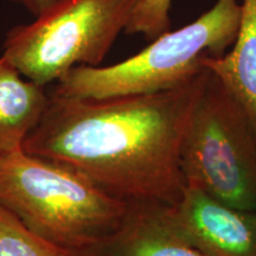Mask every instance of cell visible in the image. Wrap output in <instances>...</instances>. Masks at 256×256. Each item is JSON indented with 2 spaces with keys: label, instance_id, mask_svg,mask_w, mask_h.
I'll return each mask as SVG.
<instances>
[{
  "label": "cell",
  "instance_id": "cell-1",
  "mask_svg": "<svg viewBox=\"0 0 256 256\" xmlns=\"http://www.w3.org/2000/svg\"><path fill=\"white\" fill-rule=\"evenodd\" d=\"M209 78L206 69L172 90L101 100L50 92L23 150L127 203L174 206L185 186L183 140Z\"/></svg>",
  "mask_w": 256,
  "mask_h": 256
},
{
  "label": "cell",
  "instance_id": "cell-2",
  "mask_svg": "<svg viewBox=\"0 0 256 256\" xmlns=\"http://www.w3.org/2000/svg\"><path fill=\"white\" fill-rule=\"evenodd\" d=\"M0 204L46 241L90 255L130 209L74 170L23 148L0 158Z\"/></svg>",
  "mask_w": 256,
  "mask_h": 256
},
{
  "label": "cell",
  "instance_id": "cell-3",
  "mask_svg": "<svg viewBox=\"0 0 256 256\" xmlns=\"http://www.w3.org/2000/svg\"><path fill=\"white\" fill-rule=\"evenodd\" d=\"M240 18L238 0H217L194 23L160 34L151 46L122 62L110 66H75L56 82L51 92L101 100L183 87L206 69L204 60L222 57L232 46Z\"/></svg>",
  "mask_w": 256,
  "mask_h": 256
},
{
  "label": "cell",
  "instance_id": "cell-4",
  "mask_svg": "<svg viewBox=\"0 0 256 256\" xmlns=\"http://www.w3.org/2000/svg\"><path fill=\"white\" fill-rule=\"evenodd\" d=\"M180 168L185 185L256 211V130L211 72L185 133Z\"/></svg>",
  "mask_w": 256,
  "mask_h": 256
},
{
  "label": "cell",
  "instance_id": "cell-5",
  "mask_svg": "<svg viewBox=\"0 0 256 256\" xmlns=\"http://www.w3.org/2000/svg\"><path fill=\"white\" fill-rule=\"evenodd\" d=\"M139 0H69L55 12L8 31L5 56L30 81L46 87L78 66H98Z\"/></svg>",
  "mask_w": 256,
  "mask_h": 256
},
{
  "label": "cell",
  "instance_id": "cell-6",
  "mask_svg": "<svg viewBox=\"0 0 256 256\" xmlns=\"http://www.w3.org/2000/svg\"><path fill=\"white\" fill-rule=\"evenodd\" d=\"M165 212L176 232L208 256H256V211L238 209L185 185Z\"/></svg>",
  "mask_w": 256,
  "mask_h": 256
},
{
  "label": "cell",
  "instance_id": "cell-7",
  "mask_svg": "<svg viewBox=\"0 0 256 256\" xmlns=\"http://www.w3.org/2000/svg\"><path fill=\"white\" fill-rule=\"evenodd\" d=\"M94 256H208L171 226L165 206L130 203L122 226Z\"/></svg>",
  "mask_w": 256,
  "mask_h": 256
},
{
  "label": "cell",
  "instance_id": "cell-8",
  "mask_svg": "<svg viewBox=\"0 0 256 256\" xmlns=\"http://www.w3.org/2000/svg\"><path fill=\"white\" fill-rule=\"evenodd\" d=\"M49 104L46 87L24 78L0 57V158L23 148Z\"/></svg>",
  "mask_w": 256,
  "mask_h": 256
},
{
  "label": "cell",
  "instance_id": "cell-9",
  "mask_svg": "<svg viewBox=\"0 0 256 256\" xmlns=\"http://www.w3.org/2000/svg\"><path fill=\"white\" fill-rule=\"evenodd\" d=\"M241 104L256 130V0H243L235 43L222 57L203 60Z\"/></svg>",
  "mask_w": 256,
  "mask_h": 256
},
{
  "label": "cell",
  "instance_id": "cell-10",
  "mask_svg": "<svg viewBox=\"0 0 256 256\" xmlns=\"http://www.w3.org/2000/svg\"><path fill=\"white\" fill-rule=\"evenodd\" d=\"M0 256H92L60 247L31 232L0 204Z\"/></svg>",
  "mask_w": 256,
  "mask_h": 256
},
{
  "label": "cell",
  "instance_id": "cell-11",
  "mask_svg": "<svg viewBox=\"0 0 256 256\" xmlns=\"http://www.w3.org/2000/svg\"><path fill=\"white\" fill-rule=\"evenodd\" d=\"M171 0H139L124 32L142 34L147 40H156L168 31Z\"/></svg>",
  "mask_w": 256,
  "mask_h": 256
},
{
  "label": "cell",
  "instance_id": "cell-12",
  "mask_svg": "<svg viewBox=\"0 0 256 256\" xmlns=\"http://www.w3.org/2000/svg\"><path fill=\"white\" fill-rule=\"evenodd\" d=\"M8 2H14L16 4L22 5L34 16V19H38L55 12L69 0H8Z\"/></svg>",
  "mask_w": 256,
  "mask_h": 256
}]
</instances>
